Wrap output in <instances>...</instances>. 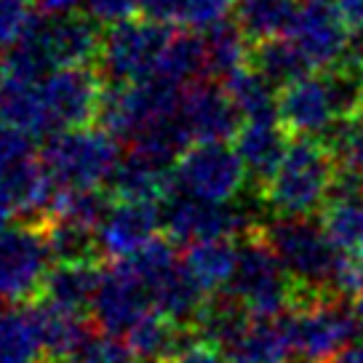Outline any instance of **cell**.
Returning <instances> with one entry per match:
<instances>
[{
  "instance_id": "46",
  "label": "cell",
  "mask_w": 363,
  "mask_h": 363,
  "mask_svg": "<svg viewBox=\"0 0 363 363\" xmlns=\"http://www.w3.org/2000/svg\"><path fill=\"white\" fill-rule=\"evenodd\" d=\"M3 80H6V75H3V72H0V94H3Z\"/></svg>"
},
{
  "instance_id": "39",
  "label": "cell",
  "mask_w": 363,
  "mask_h": 363,
  "mask_svg": "<svg viewBox=\"0 0 363 363\" xmlns=\"http://www.w3.org/2000/svg\"><path fill=\"white\" fill-rule=\"evenodd\" d=\"M35 11H40V16L57 19V16H72L83 6V0H33Z\"/></svg>"
},
{
  "instance_id": "10",
  "label": "cell",
  "mask_w": 363,
  "mask_h": 363,
  "mask_svg": "<svg viewBox=\"0 0 363 363\" xmlns=\"http://www.w3.org/2000/svg\"><path fill=\"white\" fill-rule=\"evenodd\" d=\"M91 315L102 337L125 342V337L142 326L150 315H160L150 302V294L131 259L113 262L102 270L99 289L91 305Z\"/></svg>"
},
{
  "instance_id": "42",
  "label": "cell",
  "mask_w": 363,
  "mask_h": 363,
  "mask_svg": "<svg viewBox=\"0 0 363 363\" xmlns=\"http://www.w3.org/2000/svg\"><path fill=\"white\" fill-rule=\"evenodd\" d=\"M352 67L358 72V80H361V91H363V35H358V40H352Z\"/></svg>"
},
{
  "instance_id": "40",
  "label": "cell",
  "mask_w": 363,
  "mask_h": 363,
  "mask_svg": "<svg viewBox=\"0 0 363 363\" xmlns=\"http://www.w3.org/2000/svg\"><path fill=\"white\" fill-rule=\"evenodd\" d=\"M337 11L350 27V33L363 35V0H334Z\"/></svg>"
},
{
  "instance_id": "13",
  "label": "cell",
  "mask_w": 363,
  "mask_h": 363,
  "mask_svg": "<svg viewBox=\"0 0 363 363\" xmlns=\"http://www.w3.org/2000/svg\"><path fill=\"white\" fill-rule=\"evenodd\" d=\"M289 38L315 72L345 67L352 54L350 27L345 24L334 3H302Z\"/></svg>"
},
{
  "instance_id": "14",
  "label": "cell",
  "mask_w": 363,
  "mask_h": 363,
  "mask_svg": "<svg viewBox=\"0 0 363 363\" xmlns=\"http://www.w3.org/2000/svg\"><path fill=\"white\" fill-rule=\"evenodd\" d=\"M179 118L190 139L198 145L227 142V139L238 136L240 125H243V118L230 99V94L225 91V86L206 83V80H198L184 89Z\"/></svg>"
},
{
  "instance_id": "26",
  "label": "cell",
  "mask_w": 363,
  "mask_h": 363,
  "mask_svg": "<svg viewBox=\"0 0 363 363\" xmlns=\"http://www.w3.org/2000/svg\"><path fill=\"white\" fill-rule=\"evenodd\" d=\"M0 123L13 125L33 139H51L48 123H45L43 102H40V89L30 80L6 78L3 80V94H0Z\"/></svg>"
},
{
  "instance_id": "44",
  "label": "cell",
  "mask_w": 363,
  "mask_h": 363,
  "mask_svg": "<svg viewBox=\"0 0 363 363\" xmlns=\"http://www.w3.org/2000/svg\"><path fill=\"white\" fill-rule=\"evenodd\" d=\"M350 307H352V315H355V323H358V329L363 331V291H361V294L352 296Z\"/></svg>"
},
{
  "instance_id": "31",
  "label": "cell",
  "mask_w": 363,
  "mask_h": 363,
  "mask_svg": "<svg viewBox=\"0 0 363 363\" xmlns=\"http://www.w3.org/2000/svg\"><path fill=\"white\" fill-rule=\"evenodd\" d=\"M206 75V51L201 33H177L166 48V57L160 62L158 78L171 80L177 86L190 83Z\"/></svg>"
},
{
  "instance_id": "9",
  "label": "cell",
  "mask_w": 363,
  "mask_h": 363,
  "mask_svg": "<svg viewBox=\"0 0 363 363\" xmlns=\"http://www.w3.org/2000/svg\"><path fill=\"white\" fill-rule=\"evenodd\" d=\"M249 174L235 147L227 142L193 145L174 166L171 193H182L208 203H235Z\"/></svg>"
},
{
  "instance_id": "6",
  "label": "cell",
  "mask_w": 363,
  "mask_h": 363,
  "mask_svg": "<svg viewBox=\"0 0 363 363\" xmlns=\"http://www.w3.org/2000/svg\"><path fill=\"white\" fill-rule=\"evenodd\" d=\"M296 286L272 249L254 233L238 246V270L230 299L251 318H284L296 305Z\"/></svg>"
},
{
  "instance_id": "41",
  "label": "cell",
  "mask_w": 363,
  "mask_h": 363,
  "mask_svg": "<svg viewBox=\"0 0 363 363\" xmlns=\"http://www.w3.org/2000/svg\"><path fill=\"white\" fill-rule=\"evenodd\" d=\"M16 214V203H13L11 193L6 190V184L0 182V233H6V230H11V219Z\"/></svg>"
},
{
  "instance_id": "27",
  "label": "cell",
  "mask_w": 363,
  "mask_h": 363,
  "mask_svg": "<svg viewBox=\"0 0 363 363\" xmlns=\"http://www.w3.org/2000/svg\"><path fill=\"white\" fill-rule=\"evenodd\" d=\"M201 38L206 51V75H219L227 80L233 72L246 67V59L251 57L254 45L235 19H225L208 27L206 33H201Z\"/></svg>"
},
{
  "instance_id": "38",
  "label": "cell",
  "mask_w": 363,
  "mask_h": 363,
  "mask_svg": "<svg viewBox=\"0 0 363 363\" xmlns=\"http://www.w3.org/2000/svg\"><path fill=\"white\" fill-rule=\"evenodd\" d=\"M142 11L147 13V19L152 22H179V0H142Z\"/></svg>"
},
{
  "instance_id": "2",
  "label": "cell",
  "mask_w": 363,
  "mask_h": 363,
  "mask_svg": "<svg viewBox=\"0 0 363 363\" xmlns=\"http://www.w3.org/2000/svg\"><path fill=\"white\" fill-rule=\"evenodd\" d=\"M342 182V166L329 142L291 139L278 171L262 187V201L278 216L310 219L323 211Z\"/></svg>"
},
{
  "instance_id": "7",
  "label": "cell",
  "mask_w": 363,
  "mask_h": 363,
  "mask_svg": "<svg viewBox=\"0 0 363 363\" xmlns=\"http://www.w3.org/2000/svg\"><path fill=\"white\" fill-rule=\"evenodd\" d=\"M184 89L163 78L131 86H110L104 91L99 123L110 136L136 142L150 128L179 115Z\"/></svg>"
},
{
  "instance_id": "32",
  "label": "cell",
  "mask_w": 363,
  "mask_h": 363,
  "mask_svg": "<svg viewBox=\"0 0 363 363\" xmlns=\"http://www.w3.org/2000/svg\"><path fill=\"white\" fill-rule=\"evenodd\" d=\"M110 208H113L110 206V193H104V190H83V193L62 195L57 216L96 230V227L102 225V219L107 216Z\"/></svg>"
},
{
  "instance_id": "45",
  "label": "cell",
  "mask_w": 363,
  "mask_h": 363,
  "mask_svg": "<svg viewBox=\"0 0 363 363\" xmlns=\"http://www.w3.org/2000/svg\"><path fill=\"white\" fill-rule=\"evenodd\" d=\"M299 3H331V0H299Z\"/></svg>"
},
{
  "instance_id": "25",
  "label": "cell",
  "mask_w": 363,
  "mask_h": 363,
  "mask_svg": "<svg viewBox=\"0 0 363 363\" xmlns=\"http://www.w3.org/2000/svg\"><path fill=\"white\" fill-rule=\"evenodd\" d=\"M299 0H238L235 22L251 43L289 38L299 13Z\"/></svg>"
},
{
  "instance_id": "4",
  "label": "cell",
  "mask_w": 363,
  "mask_h": 363,
  "mask_svg": "<svg viewBox=\"0 0 363 363\" xmlns=\"http://www.w3.org/2000/svg\"><path fill=\"white\" fill-rule=\"evenodd\" d=\"M118 139L104 128H75L51 136L43 147V166L62 193L102 190L121 163Z\"/></svg>"
},
{
  "instance_id": "23",
  "label": "cell",
  "mask_w": 363,
  "mask_h": 363,
  "mask_svg": "<svg viewBox=\"0 0 363 363\" xmlns=\"http://www.w3.org/2000/svg\"><path fill=\"white\" fill-rule=\"evenodd\" d=\"M33 310L40 326V337H43L45 358L51 363H72L83 352V347L94 340L80 315L62 313L45 302L35 305Z\"/></svg>"
},
{
  "instance_id": "24",
  "label": "cell",
  "mask_w": 363,
  "mask_h": 363,
  "mask_svg": "<svg viewBox=\"0 0 363 363\" xmlns=\"http://www.w3.org/2000/svg\"><path fill=\"white\" fill-rule=\"evenodd\" d=\"M45 358L43 337L33 307L0 310V363H40Z\"/></svg>"
},
{
  "instance_id": "17",
  "label": "cell",
  "mask_w": 363,
  "mask_h": 363,
  "mask_svg": "<svg viewBox=\"0 0 363 363\" xmlns=\"http://www.w3.org/2000/svg\"><path fill=\"white\" fill-rule=\"evenodd\" d=\"M289 145H291V134L284 128L281 118L249 121V123L240 125L238 136H235V152L243 160L249 179L257 182L259 190L278 171L281 160L286 158Z\"/></svg>"
},
{
  "instance_id": "43",
  "label": "cell",
  "mask_w": 363,
  "mask_h": 363,
  "mask_svg": "<svg viewBox=\"0 0 363 363\" xmlns=\"http://www.w3.org/2000/svg\"><path fill=\"white\" fill-rule=\"evenodd\" d=\"M334 363H363V342H355L350 350H345Z\"/></svg>"
},
{
  "instance_id": "35",
  "label": "cell",
  "mask_w": 363,
  "mask_h": 363,
  "mask_svg": "<svg viewBox=\"0 0 363 363\" xmlns=\"http://www.w3.org/2000/svg\"><path fill=\"white\" fill-rule=\"evenodd\" d=\"M33 22L27 0H0V45L11 48Z\"/></svg>"
},
{
  "instance_id": "30",
  "label": "cell",
  "mask_w": 363,
  "mask_h": 363,
  "mask_svg": "<svg viewBox=\"0 0 363 363\" xmlns=\"http://www.w3.org/2000/svg\"><path fill=\"white\" fill-rule=\"evenodd\" d=\"M43 233L54 264H94V257L99 254L96 230L78 222L54 216L48 225H43Z\"/></svg>"
},
{
  "instance_id": "12",
  "label": "cell",
  "mask_w": 363,
  "mask_h": 363,
  "mask_svg": "<svg viewBox=\"0 0 363 363\" xmlns=\"http://www.w3.org/2000/svg\"><path fill=\"white\" fill-rule=\"evenodd\" d=\"M51 262L43 227L22 225L0 233V302L19 305L43 294Z\"/></svg>"
},
{
  "instance_id": "16",
  "label": "cell",
  "mask_w": 363,
  "mask_h": 363,
  "mask_svg": "<svg viewBox=\"0 0 363 363\" xmlns=\"http://www.w3.org/2000/svg\"><path fill=\"white\" fill-rule=\"evenodd\" d=\"M35 30L43 40L54 69L89 67L91 62H99L104 35L91 16H35Z\"/></svg>"
},
{
  "instance_id": "18",
  "label": "cell",
  "mask_w": 363,
  "mask_h": 363,
  "mask_svg": "<svg viewBox=\"0 0 363 363\" xmlns=\"http://www.w3.org/2000/svg\"><path fill=\"white\" fill-rule=\"evenodd\" d=\"M174 187V169H166L155 160L131 152L121 158L115 174L107 182V193L115 201L131 203H155L166 201Z\"/></svg>"
},
{
  "instance_id": "15",
  "label": "cell",
  "mask_w": 363,
  "mask_h": 363,
  "mask_svg": "<svg viewBox=\"0 0 363 363\" xmlns=\"http://www.w3.org/2000/svg\"><path fill=\"white\" fill-rule=\"evenodd\" d=\"M160 208L155 203H131L118 201L107 211L102 225L96 227V246L99 254L113 257L115 262L131 259L158 240Z\"/></svg>"
},
{
  "instance_id": "3",
  "label": "cell",
  "mask_w": 363,
  "mask_h": 363,
  "mask_svg": "<svg viewBox=\"0 0 363 363\" xmlns=\"http://www.w3.org/2000/svg\"><path fill=\"white\" fill-rule=\"evenodd\" d=\"M284 329L294 363H334L361 331L352 307L334 296H305L284 315Z\"/></svg>"
},
{
  "instance_id": "8",
  "label": "cell",
  "mask_w": 363,
  "mask_h": 363,
  "mask_svg": "<svg viewBox=\"0 0 363 363\" xmlns=\"http://www.w3.org/2000/svg\"><path fill=\"white\" fill-rule=\"evenodd\" d=\"M160 222L177 243H206V240H233L235 235H254L259 227L249 206L243 203H208L190 195L171 193L163 201Z\"/></svg>"
},
{
  "instance_id": "36",
  "label": "cell",
  "mask_w": 363,
  "mask_h": 363,
  "mask_svg": "<svg viewBox=\"0 0 363 363\" xmlns=\"http://www.w3.org/2000/svg\"><path fill=\"white\" fill-rule=\"evenodd\" d=\"M83 9L96 24H123L142 9V0H83Z\"/></svg>"
},
{
  "instance_id": "37",
  "label": "cell",
  "mask_w": 363,
  "mask_h": 363,
  "mask_svg": "<svg viewBox=\"0 0 363 363\" xmlns=\"http://www.w3.org/2000/svg\"><path fill=\"white\" fill-rule=\"evenodd\" d=\"M166 363H227V358L222 355V350H216L214 345L190 342V345H184V347Z\"/></svg>"
},
{
  "instance_id": "21",
  "label": "cell",
  "mask_w": 363,
  "mask_h": 363,
  "mask_svg": "<svg viewBox=\"0 0 363 363\" xmlns=\"http://www.w3.org/2000/svg\"><path fill=\"white\" fill-rule=\"evenodd\" d=\"M102 270L94 264H54L43 286V302L69 315L91 310Z\"/></svg>"
},
{
  "instance_id": "5",
  "label": "cell",
  "mask_w": 363,
  "mask_h": 363,
  "mask_svg": "<svg viewBox=\"0 0 363 363\" xmlns=\"http://www.w3.org/2000/svg\"><path fill=\"white\" fill-rule=\"evenodd\" d=\"M177 30L171 24L152 19H128L107 30L99 54V75L110 86H131L158 78L160 62L174 40Z\"/></svg>"
},
{
  "instance_id": "22",
  "label": "cell",
  "mask_w": 363,
  "mask_h": 363,
  "mask_svg": "<svg viewBox=\"0 0 363 363\" xmlns=\"http://www.w3.org/2000/svg\"><path fill=\"white\" fill-rule=\"evenodd\" d=\"M184 267L203 294L230 289L238 270V246L233 240L195 243L184 254Z\"/></svg>"
},
{
  "instance_id": "29",
  "label": "cell",
  "mask_w": 363,
  "mask_h": 363,
  "mask_svg": "<svg viewBox=\"0 0 363 363\" xmlns=\"http://www.w3.org/2000/svg\"><path fill=\"white\" fill-rule=\"evenodd\" d=\"M225 91L230 94L233 104L238 107L243 123L278 118L275 86H272L264 75H259L257 69L243 67V69H238V72H233V75L225 80Z\"/></svg>"
},
{
  "instance_id": "1",
  "label": "cell",
  "mask_w": 363,
  "mask_h": 363,
  "mask_svg": "<svg viewBox=\"0 0 363 363\" xmlns=\"http://www.w3.org/2000/svg\"><path fill=\"white\" fill-rule=\"evenodd\" d=\"M259 238L281 259L302 296H355L363 291V262L337 249L320 222L275 216L259 227Z\"/></svg>"
},
{
  "instance_id": "11",
  "label": "cell",
  "mask_w": 363,
  "mask_h": 363,
  "mask_svg": "<svg viewBox=\"0 0 363 363\" xmlns=\"http://www.w3.org/2000/svg\"><path fill=\"white\" fill-rule=\"evenodd\" d=\"M99 69L91 67H65L51 72L38 83L43 102L48 134L86 128L91 121H99L104 99V83Z\"/></svg>"
},
{
  "instance_id": "34",
  "label": "cell",
  "mask_w": 363,
  "mask_h": 363,
  "mask_svg": "<svg viewBox=\"0 0 363 363\" xmlns=\"http://www.w3.org/2000/svg\"><path fill=\"white\" fill-rule=\"evenodd\" d=\"M35 160V139L13 125L0 123V177Z\"/></svg>"
},
{
  "instance_id": "19",
  "label": "cell",
  "mask_w": 363,
  "mask_h": 363,
  "mask_svg": "<svg viewBox=\"0 0 363 363\" xmlns=\"http://www.w3.org/2000/svg\"><path fill=\"white\" fill-rule=\"evenodd\" d=\"M320 225L342 254L363 262V184L345 177L320 211Z\"/></svg>"
},
{
  "instance_id": "28",
  "label": "cell",
  "mask_w": 363,
  "mask_h": 363,
  "mask_svg": "<svg viewBox=\"0 0 363 363\" xmlns=\"http://www.w3.org/2000/svg\"><path fill=\"white\" fill-rule=\"evenodd\" d=\"M251 65L254 69L270 80L278 89H289L296 80H305L315 75V69L310 67L305 54L296 48L291 38H278V40H264L251 48Z\"/></svg>"
},
{
  "instance_id": "20",
  "label": "cell",
  "mask_w": 363,
  "mask_h": 363,
  "mask_svg": "<svg viewBox=\"0 0 363 363\" xmlns=\"http://www.w3.org/2000/svg\"><path fill=\"white\" fill-rule=\"evenodd\" d=\"M227 363H291L284 318H246L222 347Z\"/></svg>"
},
{
  "instance_id": "33",
  "label": "cell",
  "mask_w": 363,
  "mask_h": 363,
  "mask_svg": "<svg viewBox=\"0 0 363 363\" xmlns=\"http://www.w3.org/2000/svg\"><path fill=\"white\" fill-rule=\"evenodd\" d=\"M329 145L340 158L342 174L363 184V118L342 128V134Z\"/></svg>"
}]
</instances>
